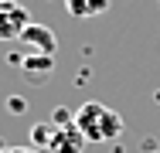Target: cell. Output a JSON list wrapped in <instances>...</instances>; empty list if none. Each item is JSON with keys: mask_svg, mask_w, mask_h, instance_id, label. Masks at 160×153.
<instances>
[{"mask_svg": "<svg viewBox=\"0 0 160 153\" xmlns=\"http://www.w3.org/2000/svg\"><path fill=\"white\" fill-rule=\"evenodd\" d=\"M7 153H44V150H38V146H31V143H28V146H10Z\"/></svg>", "mask_w": 160, "mask_h": 153, "instance_id": "cell-10", "label": "cell"}, {"mask_svg": "<svg viewBox=\"0 0 160 153\" xmlns=\"http://www.w3.org/2000/svg\"><path fill=\"white\" fill-rule=\"evenodd\" d=\"M21 44H28V51H41V55H55L58 51V37L48 24H28L21 34Z\"/></svg>", "mask_w": 160, "mask_h": 153, "instance_id": "cell-4", "label": "cell"}, {"mask_svg": "<svg viewBox=\"0 0 160 153\" xmlns=\"http://www.w3.org/2000/svg\"><path fill=\"white\" fill-rule=\"evenodd\" d=\"M0 153H7V150H3V146H0Z\"/></svg>", "mask_w": 160, "mask_h": 153, "instance_id": "cell-11", "label": "cell"}, {"mask_svg": "<svg viewBox=\"0 0 160 153\" xmlns=\"http://www.w3.org/2000/svg\"><path fill=\"white\" fill-rule=\"evenodd\" d=\"M28 24H31V10L24 3L0 0V41H21Z\"/></svg>", "mask_w": 160, "mask_h": 153, "instance_id": "cell-2", "label": "cell"}, {"mask_svg": "<svg viewBox=\"0 0 160 153\" xmlns=\"http://www.w3.org/2000/svg\"><path fill=\"white\" fill-rule=\"evenodd\" d=\"M75 126H78V133L89 140V143H112V140H119L123 136V116L116 112V109H109V106H102V102H82L78 109H75Z\"/></svg>", "mask_w": 160, "mask_h": 153, "instance_id": "cell-1", "label": "cell"}, {"mask_svg": "<svg viewBox=\"0 0 160 153\" xmlns=\"http://www.w3.org/2000/svg\"><path fill=\"white\" fill-rule=\"evenodd\" d=\"M109 3H112V0H65V10H68L72 17H78V21H89V17L106 14Z\"/></svg>", "mask_w": 160, "mask_h": 153, "instance_id": "cell-6", "label": "cell"}, {"mask_svg": "<svg viewBox=\"0 0 160 153\" xmlns=\"http://www.w3.org/2000/svg\"><path fill=\"white\" fill-rule=\"evenodd\" d=\"M51 72H55V55L28 51V55L21 58V75H24V82H31V85H44V82L51 78Z\"/></svg>", "mask_w": 160, "mask_h": 153, "instance_id": "cell-3", "label": "cell"}, {"mask_svg": "<svg viewBox=\"0 0 160 153\" xmlns=\"http://www.w3.org/2000/svg\"><path fill=\"white\" fill-rule=\"evenodd\" d=\"M51 136H55V122H34L31 126V146H38V150H48Z\"/></svg>", "mask_w": 160, "mask_h": 153, "instance_id": "cell-7", "label": "cell"}, {"mask_svg": "<svg viewBox=\"0 0 160 153\" xmlns=\"http://www.w3.org/2000/svg\"><path fill=\"white\" fill-rule=\"evenodd\" d=\"M51 122H55V126H75V112H68V109H55V112H51Z\"/></svg>", "mask_w": 160, "mask_h": 153, "instance_id": "cell-8", "label": "cell"}, {"mask_svg": "<svg viewBox=\"0 0 160 153\" xmlns=\"http://www.w3.org/2000/svg\"><path fill=\"white\" fill-rule=\"evenodd\" d=\"M153 153H160V150H153Z\"/></svg>", "mask_w": 160, "mask_h": 153, "instance_id": "cell-12", "label": "cell"}, {"mask_svg": "<svg viewBox=\"0 0 160 153\" xmlns=\"http://www.w3.org/2000/svg\"><path fill=\"white\" fill-rule=\"evenodd\" d=\"M85 143L89 140L78 133V126H55V136L48 143V153H82Z\"/></svg>", "mask_w": 160, "mask_h": 153, "instance_id": "cell-5", "label": "cell"}, {"mask_svg": "<svg viewBox=\"0 0 160 153\" xmlns=\"http://www.w3.org/2000/svg\"><path fill=\"white\" fill-rule=\"evenodd\" d=\"M7 109H10V112H24L28 102H24V99H7Z\"/></svg>", "mask_w": 160, "mask_h": 153, "instance_id": "cell-9", "label": "cell"}]
</instances>
